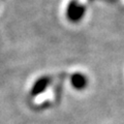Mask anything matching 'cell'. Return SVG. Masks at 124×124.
<instances>
[{"instance_id":"cell-1","label":"cell","mask_w":124,"mask_h":124,"mask_svg":"<svg viewBox=\"0 0 124 124\" xmlns=\"http://www.w3.org/2000/svg\"><path fill=\"white\" fill-rule=\"evenodd\" d=\"M85 6L78 1H71L67 6L66 16L71 22H78L84 17Z\"/></svg>"},{"instance_id":"cell-2","label":"cell","mask_w":124,"mask_h":124,"mask_svg":"<svg viewBox=\"0 0 124 124\" xmlns=\"http://www.w3.org/2000/svg\"><path fill=\"white\" fill-rule=\"evenodd\" d=\"M88 84L87 77L82 73H75L71 77V85L78 90H82Z\"/></svg>"}]
</instances>
